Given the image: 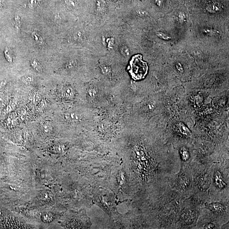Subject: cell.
Returning a JSON list of instances; mask_svg holds the SVG:
<instances>
[{
    "mask_svg": "<svg viewBox=\"0 0 229 229\" xmlns=\"http://www.w3.org/2000/svg\"><path fill=\"white\" fill-rule=\"evenodd\" d=\"M101 74L105 77H111L113 74V69L111 66L107 65H102L100 67Z\"/></svg>",
    "mask_w": 229,
    "mask_h": 229,
    "instance_id": "5b68a950",
    "label": "cell"
},
{
    "mask_svg": "<svg viewBox=\"0 0 229 229\" xmlns=\"http://www.w3.org/2000/svg\"><path fill=\"white\" fill-rule=\"evenodd\" d=\"M62 93L64 98L69 101L74 100L77 94V91L74 87L71 86H67L64 87Z\"/></svg>",
    "mask_w": 229,
    "mask_h": 229,
    "instance_id": "3957f363",
    "label": "cell"
},
{
    "mask_svg": "<svg viewBox=\"0 0 229 229\" xmlns=\"http://www.w3.org/2000/svg\"><path fill=\"white\" fill-rule=\"evenodd\" d=\"M22 81L26 84H30L34 82L33 77L31 76H26L22 79Z\"/></svg>",
    "mask_w": 229,
    "mask_h": 229,
    "instance_id": "7c38bea8",
    "label": "cell"
},
{
    "mask_svg": "<svg viewBox=\"0 0 229 229\" xmlns=\"http://www.w3.org/2000/svg\"><path fill=\"white\" fill-rule=\"evenodd\" d=\"M155 3L159 6H160L162 4V1L161 0H155Z\"/></svg>",
    "mask_w": 229,
    "mask_h": 229,
    "instance_id": "f546056e",
    "label": "cell"
},
{
    "mask_svg": "<svg viewBox=\"0 0 229 229\" xmlns=\"http://www.w3.org/2000/svg\"><path fill=\"white\" fill-rule=\"evenodd\" d=\"M214 228V225H213L212 224H208V225H207L205 227V228L206 229H213Z\"/></svg>",
    "mask_w": 229,
    "mask_h": 229,
    "instance_id": "f1b7e54d",
    "label": "cell"
},
{
    "mask_svg": "<svg viewBox=\"0 0 229 229\" xmlns=\"http://www.w3.org/2000/svg\"><path fill=\"white\" fill-rule=\"evenodd\" d=\"M5 58L9 63H12L13 62L12 55L9 48L6 47L5 48L4 51Z\"/></svg>",
    "mask_w": 229,
    "mask_h": 229,
    "instance_id": "9c48e42d",
    "label": "cell"
},
{
    "mask_svg": "<svg viewBox=\"0 0 229 229\" xmlns=\"http://www.w3.org/2000/svg\"><path fill=\"white\" fill-rule=\"evenodd\" d=\"M136 14L138 17L140 18H144L148 16V12L146 11L141 9H139L136 11Z\"/></svg>",
    "mask_w": 229,
    "mask_h": 229,
    "instance_id": "2e32d148",
    "label": "cell"
},
{
    "mask_svg": "<svg viewBox=\"0 0 229 229\" xmlns=\"http://www.w3.org/2000/svg\"><path fill=\"white\" fill-rule=\"evenodd\" d=\"M157 35V36H158L160 38L162 39V40H169L171 39V38H170V37L166 35L165 33H162V32H158Z\"/></svg>",
    "mask_w": 229,
    "mask_h": 229,
    "instance_id": "ac0fdd59",
    "label": "cell"
},
{
    "mask_svg": "<svg viewBox=\"0 0 229 229\" xmlns=\"http://www.w3.org/2000/svg\"><path fill=\"white\" fill-rule=\"evenodd\" d=\"M32 36L34 39L36 43L40 46V47L43 48L45 45L44 41L42 37L39 34H38L37 32H32Z\"/></svg>",
    "mask_w": 229,
    "mask_h": 229,
    "instance_id": "277c9868",
    "label": "cell"
},
{
    "mask_svg": "<svg viewBox=\"0 0 229 229\" xmlns=\"http://www.w3.org/2000/svg\"><path fill=\"white\" fill-rule=\"evenodd\" d=\"M0 101H1V100H0Z\"/></svg>",
    "mask_w": 229,
    "mask_h": 229,
    "instance_id": "1f68e13d",
    "label": "cell"
},
{
    "mask_svg": "<svg viewBox=\"0 0 229 229\" xmlns=\"http://www.w3.org/2000/svg\"><path fill=\"white\" fill-rule=\"evenodd\" d=\"M215 181L216 185L218 187L222 188L225 186V183L222 181V179L220 177V175H218L217 174L216 175Z\"/></svg>",
    "mask_w": 229,
    "mask_h": 229,
    "instance_id": "5bb4252c",
    "label": "cell"
},
{
    "mask_svg": "<svg viewBox=\"0 0 229 229\" xmlns=\"http://www.w3.org/2000/svg\"><path fill=\"white\" fill-rule=\"evenodd\" d=\"M53 216L51 214L45 213L43 216V219L46 222H49L53 220Z\"/></svg>",
    "mask_w": 229,
    "mask_h": 229,
    "instance_id": "9a60e30c",
    "label": "cell"
},
{
    "mask_svg": "<svg viewBox=\"0 0 229 229\" xmlns=\"http://www.w3.org/2000/svg\"><path fill=\"white\" fill-rule=\"evenodd\" d=\"M41 199L44 202L50 203L53 200V195L48 192H44L41 194Z\"/></svg>",
    "mask_w": 229,
    "mask_h": 229,
    "instance_id": "8992f818",
    "label": "cell"
},
{
    "mask_svg": "<svg viewBox=\"0 0 229 229\" xmlns=\"http://www.w3.org/2000/svg\"><path fill=\"white\" fill-rule=\"evenodd\" d=\"M114 93L107 88L94 83H90L85 89V100L87 107L98 111L108 106Z\"/></svg>",
    "mask_w": 229,
    "mask_h": 229,
    "instance_id": "6da1fadb",
    "label": "cell"
},
{
    "mask_svg": "<svg viewBox=\"0 0 229 229\" xmlns=\"http://www.w3.org/2000/svg\"><path fill=\"white\" fill-rule=\"evenodd\" d=\"M76 66V62L74 61H71L66 64L65 67L67 69H71L74 68Z\"/></svg>",
    "mask_w": 229,
    "mask_h": 229,
    "instance_id": "ffe728a7",
    "label": "cell"
},
{
    "mask_svg": "<svg viewBox=\"0 0 229 229\" xmlns=\"http://www.w3.org/2000/svg\"><path fill=\"white\" fill-rule=\"evenodd\" d=\"M120 52L121 54L125 57H128L130 55V51L129 48L126 45H122L120 48Z\"/></svg>",
    "mask_w": 229,
    "mask_h": 229,
    "instance_id": "8fae6325",
    "label": "cell"
},
{
    "mask_svg": "<svg viewBox=\"0 0 229 229\" xmlns=\"http://www.w3.org/2000/svg\"><path fill=\"white\" fill-rule=\"evenodd\" d=\"M176 66L177 69L178 70V71L180 73H183L184 72V69H183V67H182V65L181 63H176Z\"/></svg>",
    "mask_w": 229,
    "mask_h": 229,
    "instance_id": "cb8c5ba5",
    "label": "cell"
},
{
    "mask_svg": "<svg viewBox=\"0 0 229 229\" xmlns=\"http://www.w3.org/2000/svg\"><path fill=\"white\" fill-rule=\"evenodd\" d=\"M5 4V1L4 0H0V7H2V6H4Z\"/></svg>",
    "mask_w": 229,
    "mask_h": 229,
    "instance_id": "4dcf8cb0",
    "label": "cell"
},
{
    "mask_svg": "<svg viewBox=\"0 0 229 229\" xmlns=\"http://www.w3.org/2000/svg\"><path fill=\"white\" fill-rule=\"evenodd\" d=\"M142 57L140 55L135 56L130 61V73L132 78L135 80L144 78L148 72V65L143 60Z\"/></svg>",
    "mask_w": 229,
    "mask_h": 229,
    "instance_id": "7a4b0ae2",
    "label": "cell"
},
{
    "mask_svg": "<svg viewBox=\"0 0 229 229\" xmlns=\"http://www.w3.org/2000/svg\"><path fill=\"white\" fill-rule=\"evenodd\" d=\"M65 1L66 4L70 7H76L77 4V0H65Z\"/></svg>",
    "mask_w": 229,
    "mask_h": 229,
    "instance_id": "e0dca14e",
    "label": "cell"
},
{
    "mask_svg": "<svg viewBox=\"0 0 229 229\" xmlns=\"http://www.w3.org/2000/svg\"><path fill=\"white\" fill-rule=\"evenodd\" d=\"M31 66L33 67V69H35L38 72H41L42 71V67L41 65L38 62L37 60L33 59L30 62Z\"/></svg>",
    "mask_w": 229,
    "mask_h": 229,
    "instance_id": "52a82bcc",
    "label": "cell"
},
{
    "mask_svg": "<svg viewBox=\"0 0 229 229\" xmlns=\"http://www.w3.org/2000/svg\"><path fill=\"white\" fill-rule=\"evenodd\" d=\"M40 1V0H30L28 2V6L31 9L34 8L39 3Z\"/></svg>",
    "mask_w": 229,
    "mask_h": 229,
    "instance_id": "d6986e66",
    "label": "cell"
},
{
    "mask_svg": "<svg viewBox=\"0 0 229 229\" xmlns=\"http://www.w3.org/2000/svg\"><path fill=\"white\" fill-rule=\"evenodd\" d=\"M74 37L75 38L78 40H83L84 36L83 33L81 32H78L75 34Z\"/></svg>",
    "mask_w": 229,
    "mask_h": 229,
    "instance_id": "44dd1931",
    "label": "cell"
},
{
    "mask_svg": "<svg viewBox=\"0 0 229 229\" xmlns=\"http://www.w3.org/2000/svg\"><path fill=\"white\" fill-rule=\"evenodd\" d=\"M204 32H205V33H206L207 34H208V35H212V34H213V33H214L213 30H211V29H208V28L205 29V30H204Z\"/></svg>",
    "mask_w": 229,
    "mask_h": 229,
    "instance_id": "83f0119b",
    "label": "cell"
},
{
    "mask_svg": "<svg viewBox=\"0 0 229 229\" xmlns=\"http://www.w3.org/2000/svg\"><path fill=\"white\" fill-rule=\"evenodd\" d=\"M212 208L214 210L216 211H221L223 209V206L221 205H219V204H214L212 206Z\"/></svg>",
    "mask_w": 229,
    "mask_h": 229,
    "instance_id": "7402d4cb",
    "label": "cell"
},
{
    "mask_svg": "<svg viewBox=\"0 0 229 229\" xmlns=\"http://www.w3.org/2000/svg\"><path fill=\"white\" fill-rule=\"evenodd\" d=\"M43 127L45 132H48V131H50V129H51V126H50V124H47V123L44 124Z\"/></svg>",
    "mask_w": 229,
    "mask_h": 229,
    "instance_id": "484cf974",
    "label": "cell"
},
{
    "mask_svg": "<svg viewBox=\"0 0 229 229\" xmlns=\"http://www.w3.org/2000/svg\"><path fill=\"white\" fill-rule=\"evenodd\" d=\"M15 26L16 32L19 33L21 27V18L19 16H16L15 18Z\"/></svg>",
    "mask_w": 229,
    "mask_h": 229,
    "instance_id": "30bf717a",
    "label": "cell"
},
{
    "mask_svg": "<svg viewBox=\"0 0 229 229\" xmlns=\"http://www.w3.org/2000/svg\"><path fill=\"white\" fill-rule=\"evenodd\" d=\"M207 9L211 12H217L220 9V7L218 5V4L211 3L207 6Z\"/></svg>",
    "mask_w": 229,
    "mask_h": 229,
    "instance_id": "ba28073f",
    "label": "cell"
},
{
    "mask_svg": "<svg viewBox=\"0 0 229 229\" xmlns=\"http://www.w3.org/2000/svg\"><path fill=\"white\" fill-rule=\"evenodd\" d=\"M179 128L180 132L182 134L187 135H189L190 134V131L184 124H182V123H179Z\"/></svg>",
    "mask_w": 229,
    "mask_h": 229,
    "instance_id": "4fadbf2b",
    "label": "cell"
},
{
    "mask_svg": "<svg viewBox=\"0 0 229 229\" xmlns=\"http://www.w3.org/2000/svg\"><path fill=\"white\" fill-rule=\"evenodd\" d=\"M7 83V82L6 80L2 81L0 82V88H3V87H4L6 85V84Z\"/></svg>",
    "mask_w": 229,
    "mask_h": 229,
    "instance_id": "4316f807",
    "label": "cell"
},
{
    "mask_svg": "<svg viewBox=\"0 0 229 229\" xmlns=\"http://www.w3.org/2000/svg\"><path fill=\"white\" fill-rule=\"evenodd\" d=\"M182 157L184 160H187L189 157V155L187 151H184L182 152Z\"/></svg>",
    "mask_w": 229,
    "mask_h": 229,
    "instance_id": "d4e9b609",
    "label": "cell"
},
{
    "mask_svg": "<svg viewBox=\"0 0 229 229\" xmlns=\"http://www.w3.org/2000/svg\"><path fill=\"white\" fill-rule=\"evenodd\" d=\"M178 18L181 23H183L186 21V16L183 12H180L178 15Z\"/></svg>",
    "mask_w": 229,
    "mask_h": 229,
    "instance_id": "603a6c76",
    "label": "cell"
}]
</instances>
